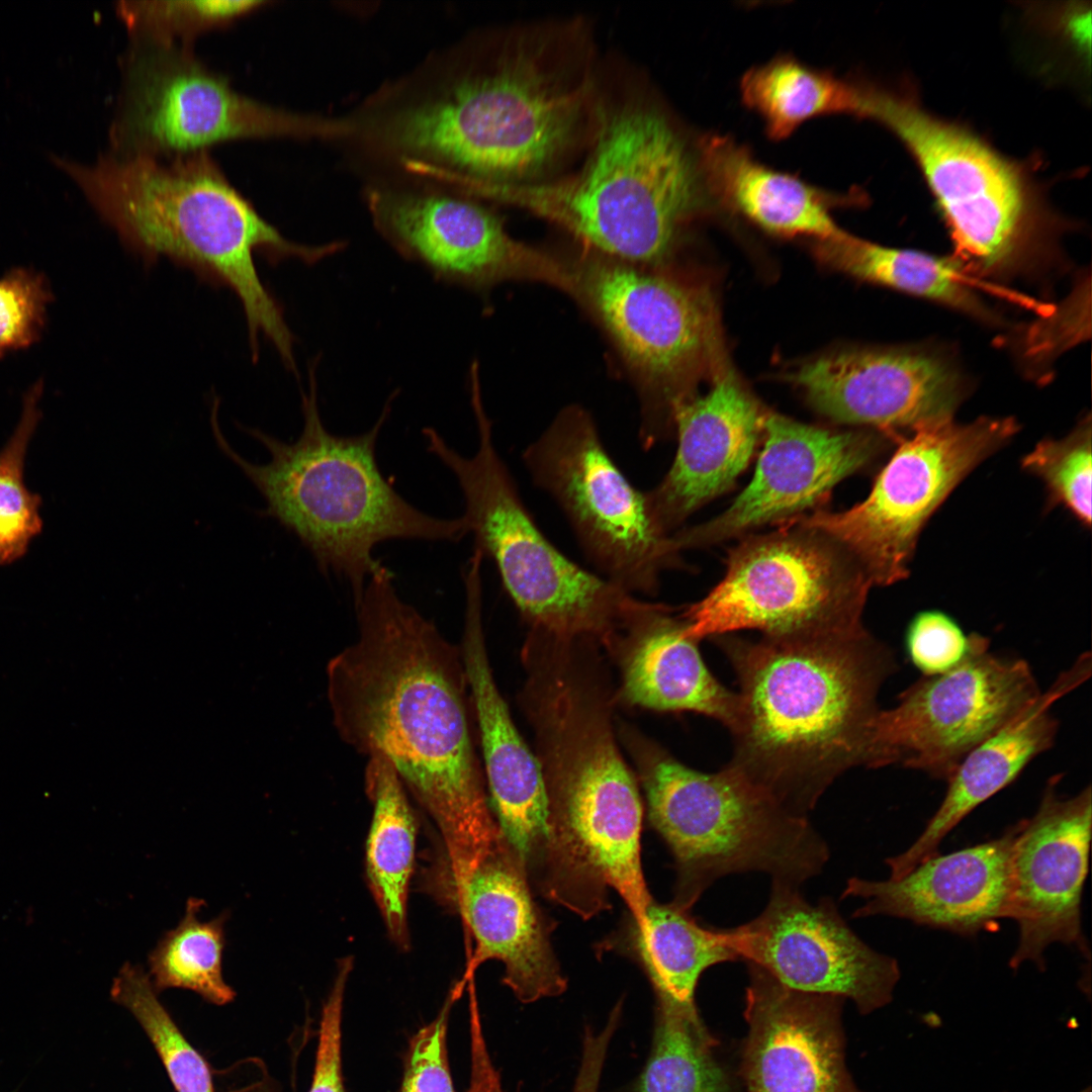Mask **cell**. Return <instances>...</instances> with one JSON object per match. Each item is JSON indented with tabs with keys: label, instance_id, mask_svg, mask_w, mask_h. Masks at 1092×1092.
I'll list each match as a JSON object with an SVG mask.
<instances>
[{
	"label": "cell",
	"instance_id": "33",
	"mask_svg": "<svg viewBox=\"0 0 1092 1092\" xmlns=\"http://www.w3.org/2000/svg\"><path fill=\"white\" fill-rule=\"evenodd\" d=\"M204 901L191 897L178 925L166 931L148 958L149 977L156 990L169 988L191 990L205 1001L224 1005L235 998V991L222 976L228 911L208 921L198 913Z\"/></svg>",
	"mask_w": 1092,
	"mask_h": 1092
},
{
	"label": "cell",
	"instance_id": "4",
	"mask_svg": "<svg viewBox=\"0 0 1092 1092\" xmlns=\"http://www.w3.org/2000/svg\"><path fill=\"white\" fill-rule=\"evenodd\" d=\"M739 684L730 765L794 816L808 818L845 770L866 765L891 650L866 630L804 639L712 638Z\"/></svg>",
	"mask_w": 1092,
	"mask_h": 1092
},
{
	"label": "cell",
	"instance_id": "23",
	"mask_svg": "<svg viewBox=\"0 0 1092 1092\" xmlns=\"http://www.w3.org/2000/svg\"><path fill=\"white\" fill-rule=\"evenodd\" d=\"M1013 825L1001 837L945 855L938 853L898 879L850 878L841 897L866 903L852 917L885 915L961 935H974L1009 917Z\"/></svg>",
	"mask_w": 1092,
	"mask_h": 1092
},
{
	"label": "cell",
	"instance_id": "43",
	"mask_svg": "<svg viewBox=\"0 0 1092 1092\" xmlns=\"http://www.w3.org/2000/svg\"><path fill=\"white\" fill-rule=\"evenodd\" d=\"M617 1027L615 1020L608 1019L599 1030L585 1028L579 1067L571 1092H599L608 1050Z\"/></svg>",
	"mask_w": 1092,
	"mask_h": 1092
},
{
	"label": "cell",
	"instance_id": "10",
	"mask_svg": "<svg viewBox=\"0 0 1092 1092\" xmlns=\"http://www.w3.org/2000/svg\"><path fill=\"white\" fill-rule=\"evenodd\" d=\"M860 97L858 117L884 125L913 157L960 255L988 275L1021 269L1052 220L1027 172L903 90L861 82Z\"/></svg>",
	"mask_w": 1092,
	"mask_h": 1092
},
{
	"label": "cell",
	"instance_id": "6",
	"mask_svg": "<svg viewBox=\"0 0 1092 1092\" xmlns=\"http://www.w3.org/2000/svg\"><path fill=\"white\" fill-rule=\"evenodd\" d=\"M318 360L309 364L308 390L301 392L303 428L296 441L244 428L268 450L269 462H249L232 447L219 427L217 397L210 424L218 448L263 496L265 515L300 540L322 572L347 580L355 603L382 566L373 556L376 545L391 539L458 541L468 527L464 517L440 519L415 508L381 473L376 442L397 391L369 431L338 436L327 430L317 403Z\"/></svg>",
	"mask_w": 1092,
	"mask_h": 1092
},
{
	"label": "cell",
	"instance_id": "31",
	"mask_svg": "<svg viewBox=\"0 0 1092 1092\" xmlns=\"http://www.w3.org/2000/svg\"><path fill=\"white\" fill-rule=\"evenodd\" d=\"M813 251L824 265L857 279L943 303L979 317L988 310L951 260L871 243L844 233L815 241Z\"/></svg>",
	"mask_w": 1092,
	"mask_h": 1092
},
{
	"label": "cell",
	"instance_id": "22",
	"mask_svg": "<svg viewBox=\"0 0 1092 1092\" xmlns=\"http://www.w3.org/2000/svg\"><path fill=\"white\" fill-rule=\"evenodd\" d=\"M747 1092H858L844 1062L843 998L791 989L746 963Z\"/></svg>",
	"mask_w": 1092,
	"mask_h": 1092
},
{
	"label": "cell",
	"instance_id": "29",
	"mask_svg": "<svg viewBox=\"0 0 1092 1092\" xmlns=\"http://www.w3.org/2000/svg\"><path fill=\"white\" fill-rule=\"evenodd\" d=\"M372 820L365 846L369 889L390 939L410 946L407 899L414 871L417 824L401 781L391 764L371 755L365 769Z\"/></svg>",
	"mask_w": 1092,
	"mask_h": 1092
},
{
	"label": "cell",
	"instance_id": "11",
	"mask_svg": "<svg viewBox=\"0 0 1092 1092\" xmlns=\"http://www.w3.org/2000/svg\"><path fill=\"white\" fill-rule=\"evenodd\" d=\"M871 585L838 543L794 524L743 540L730 551L722 580L681 617L697 641L741 630L769 639L848 635L866 630Z\"/></svg>",
	"mask_w": 1092,
	"mask_h": 1092
},
{
	"label": "cell",
	"instance_id": "35",
	"mask_svg": "<svg viewBox=\"0 0 1092 1092\" xmlns=\"http://www.w3.org/2000/svg\"><path fill=\"white\" fill-rule=\"evenodd\" d=\"M111 996L140 1023L176 1092H214L206 1061L181 1032L140 965L122 966L113 981Z\"/></svg>",
	"mask_w": 1092,
	"mask_h": 1092
},
{
	"label": "cell",
	"instance_id": "12",
	"mask_svg": "<svg viewBox=\"0 0 1092 1092\" xmlns=\"http://www.w3.org/2000/svg\"><path fill=\"white\" fill-rule=\"evenodd\" d=\"M1011 418L918 425L877 475L869 495L838 512L817 511L794 524L823 533L860 566L872 584L906 578L920 533L950 492L1017 433Z\"/></svg>",
	"mask_w": 1092,
	"mask_h": 1092
},
{
	"label": "cell",
	"instance_id": "8",
	"mask_svg": "<svg viewBox=\"0 0 1092 1092\" xmlns=\"http://www.w3.org/2000/svg\"><path fill=\"white\" fill-rule=\"evenodd\" d=\"M478 433L466 457L432 428L429 452L455 475L475 549L490 558L512 601L532 630L558 638H587L610 650L643 602L576 564L541 532L492 439L478 384L470 386Z\"/></svg>",
	"mask_w": 1092,
	"mask_h": 1092
},
{
	"label": "cell",
	"instance_id": "14",
	"mask_svg": "<svg viewBox=\"0 0 1092 1092\" xmlns=\"http://www.w3.org/2000/svg\"><path fill=\"white\" fill-rule=\"evenodd\" d=\"M523 460L607 580L629 594L653 595L660 574L679 565L672 535L655 521L646 493L613 461L582 406L562 408L526 448Z\"/></svg>",
	"mask_w": 1092,
	"mask_h": 1092
},
{
	"label": "cell",
	"instance_id": "25",
	"mask_svg": "<svg viewBox=\"0 0 1092 1092\" xmlns=\"http://www.w3.org/2000/svg\"><path fill=\"white\" fill-rule=\"evenodd\" d=\"M453 891L475 940L469 971L490 959L504 963L503 982L523 1003L565 991L566 980L552 950L549 924L502 837Z\"/></svg>",
	"mask_w": 1092,
	"mask_h": 1092
},
{
	"label": "cell",
	"instance_id": "2",
	"mask_svg": "<svg viewBox=\"0 0 1092 1092\" xmlns=\"http://www.w3.org/2000/svg\"><path fill=\"white\" fill-rule=\"evenodd\" d=\"M384 565L355 602L357 639L327 665L340 737L393 767L436 825L452 884L500 837L486 801L460 652L400 599Z\"/></svg>",
	"mask_w": 1092,
	"mask_h": 1092
},
{
	"label": "cell",
	"instance_id": "13",
	"mask_svg": "<svg viewBox=\"0 0 1092 1092\" xmlns=\"http://www.w3.org/2000/svg\"><path fill=\"white\" fill-rule=\"evenodd\" d=\"M122 81L110 129L118 156L167 158L232 140L334 136L342 130L339 121L285 111L239 93L190 47L133 39Z\"/></svg>",
	"mask_w": 1092,
	"mask_h": 1092
},
{
	"label": "cell",
	"instance_id": "7",
	"mask_svg": "<svg viewBox=\"0 0 1092 1092\" xmlns=\"http://www.w3.org/2000/svg\"><path fill=\"white\" fill-rule=\"evenodd\" d=\"M649 820L670 850L676 906L691 910L718 879L760 872L801 887L829 858L808 818L792 815L729 763L708 774L628 732Z\"/></svg>",
	"mask_w": 1092,
	"mask_h": 1092
},
{
	"label": "cell",
	"instance_id": "30",
	"mask_svg": "<svg viewBox=\"0 0 1092 1092\" xmlns=\"http://www.w3.org/2000/svg\"><path fill=\"white\" fill-rule=\"evenodd\" d=\"M691 910L651 901L642 924L633 922V953L654 989L656 1003L695 1008V991L710 967L738 962L729 929L707 927Z\"/></svg>",
	"mask_w": 1092,
	"mask_h": 1092
},
{
	"label": "cell",
	"instance_id": "39",
	"mask_svg": "<svg viewBox=\"0 0 1092 1092\" xmlns=\"http://www.w3.org/2000/svg\"><path fill=\"white\" fill-rule=\"evenodd\" d=\"M52 298L46 276L32 268H12L0 277V358L40 340Z\"/></svg>",
	"mask_w": 1092,
	"mask_h": 1092
},
{
	"label": "cell",
	"instance_id": "9",
	"mask_svg": "<svg viewBox=\"0 0 1092 1092\" xmlns=\"http://www.w3.org/2000/svg\"><path fill=\"white\" fill-rule=\"evenodd\" d=\"M573 297L608 336L639 391L641 446L674 433L676 408L698 381L717 375L722 339L704 283L582 250L568 259Z\"/></svg>",
	"mask_w": 1092,
	"mask_h": 1092
},
{
	"label": "cell",
	"instance_id": "19",
	"mask_svg": "<svg viewBox=\"0 0 1092 1092\" xmlns=\"http://www.w3.org/2000/svg\"><path fill=\"white\" fill-rule=\"evenodd\" d=\"M762 436L763 449L750 482L719 516L673 534L679 552L797 518L885 447L874 432L835 431L777 414H765Z\"/></svg>",
	"mask_w": 1092,
	"mask_h": 1092
},
{
	"label": "cell",
	"instance_id": "24",
	"mask_svg": "<svg viewBox=\"0 0 1092 1092\" xmlns=\"http://www.w3.org/2000/svg\"><path fill=\"white\" fill-rule=\"evenodd\" d=\"M763 414L728 368L710 390L673 415L678 444L662 480L645 492L660 528L670 534L704 504L727 490L748 465L762 434Z\"/></svg>",
	"mask_w": 1092,
	"mask_h": 1092
},
{
	"label": "cell",
	"instance_id": "16",
	"mask_svg": "<svg viewBox=\"0 0 1092 1092\" xmlns=\"http://www.w3.org/2000/svg\"><path fill=\"white\" fill-rule=\"evenodd\" d=\"M365 202L386 243L440 282L484 292L529 281L570 295L568 260L513 238L478 199L444 188L375 186Z\"/></svg>",
	"mask_w": 1092,
	"mask_h": 1092
},
{
	"label": "cell",
	"instance_id": "32",
	"mask_svg": "<svg viewBox=\"0 0 1092 1092\" xmlns=\"http://www.w3.org/2000/svg\"><path fill=\"white\" fill-rule=\"evenodd\" d=\"M740 93L743 103L760 115L768 138L775 141L790 136L816 116L845 113L857 117L859 107V82L843 80L786 55L746 71Z\"/></svg>",
	"mask_w": 1092,
	"mask_h": 1092
},
{
	"label": "cell",
	"instance_id": "34",
	"mask_svg": "<svg viewBox=\"0 0 1092 1092\" xmlns=\"http://www.w3.org/2000/svg\"><path fill=\"white\" fill-rule=\"evenodd\" d=\"M652 1049L637 1092H730L697 1007L656 1003Z\"/></svg>",
	"mask_w": 1092,
	"mask_h": 1092
},
{
	"label": "cell",
	"instance_id": "38",
	"mask_svg": "<svg viewBox=\"0 0 1092 1092\" xmlns=\"http://www.w3.org/2000/svg\"><path fill=\"white\" fill-rule=\"evenodd\" d=\"M1090 417L1066 437L1044 439L1022 459L1040 478L1050 502L1062 505L1085 527L1091 525L1092 443Z\"/></svg>",
	"mask_w": 1092,
	"mask_h": 1092
},
{
	"label": "cell",
	"instance_id": "37",
	"mask_svg": "<svg viewBox=\"0 0 1092 1092\" xmlns=\"http://www.w3.org/2000/svg\"><path fill=\"white\" fill-rule=\"evenodd\" d=\"M267 3L262 0L119 1L116 12L133 39L189 47L196 35L225 27Z\"/></svg>",
	"mask_w": 1092,
	"mask_h": 1092
},
{
	"label": "cell",
	"instance_id": "21",
	"mask_svg": "<svg viewBox=\"0 0 1092 1092\" xmlns=\"http://www.w3.org/2000/svg\"><path fill=\"white\" fill-rule=\"evenodd\" d=\"M789 380L825 417L889 432L952 418L963 397L951 364L912 348L827 353L798 366Z\"/></svg>",
	"mask_w": 1092,
	"mask_h": 1092
},
{
	"label": "cell",
	"instance_id": "28",
	"mask_svg": "<svg viewBox=\"0 0 1092 1092\" xmlns=\"http://www.w3.org/2000/svg\"><path fill=\"white\" fill-rule=\"evenodd\" d=\"M705 188L713 197L763 231L814 241L842 236L830 209L841 198L799 177L772 169L728 135L710 133L697 143Z\"/></svg>",
	"mask_w": 1092,
	"mask_h": 1092
},
{
	"label": "cell",
	"instance_id": "26",
	"mask_svg": "<svg viewBox=\"0 0 1092 1092\" xmlns=\"http://www.w3.org/2000/svg\"><path fill=\"white\" fill-rule=\"evenodd\" d=\"M1091 671L1092 656L1084 652L1020 713L962 759L920 836L905 851L886 859L890 879L901 878L937 854L942 839L969 813L1013 783L1031 760L1054 745L1059 720L1052 708L1086 681Z\"/></svg>",
	"mask_w": 1092,
	"mask_h": 1092
},
{
	"label": "cell",
	"instance_id": "18",
	"mask_svg": "<svg viewBox=\"0 0 1092 1092\" xmlns=\"http://www.w3.org/2000/svg\"><path fill=\"white\" fill-rule=\"evenodd\" d=\"M1050 779L1034 815L1017 823L1011 854L1009 919L1019 930L1010 960L1044 969L1052 943L1076 946L1089 959L1081 925V899L1088 872L1092 800L1087 786L1073 797L1057 792Z\"/></svg>",
	"mask_w": 1092,
	"mask_h": 1092
},
{
	"label": "cell",
	"instance_id": "1",
	"mask_svg": "<svg viewBox=\"0 0 1092 1092\" xmlns=\"http://www.w3.org/2000/svg\"><path fill=\"white\" fill-rule=\"evenodd\" d=\"M426 91L369 115L364 136L404 171L478 200L547 182L581 159L600 65L582 18L504 27Z\"/></svg>",
	"mask_w": 1092,
	"mask_h": 1092
},
{
	"label": "cell",
	"instance_id": "5",
	"mask_svg": "<svg viewBox=\"0 0 1092 1092\" xmlns=\"http://www.w3.org/2000/svg\"><path fill=\"white\" fill-rule=\"evenodd\" d=\"M600 69L582 163L547 182L495 189L486 201L548 220L584 250L662 266L709 198L697 147L647 81Z\"/></svg>",
	"mask_w": 1092,
	"mask_h": 1092
},
{
	"label": "cell",
	"instance_id": "44",
	"mask_svg": "<svg viewBox=\"0 0 1092 1092\" xmlns=\"http://www.w3.org/2000/svg\"><path fill=\"white\" fill-rule=\"evenodd\" d=\"M470 1076L466 1092H505L499 1075L491 1061L482 1024H469Z\"/></svg>",
	"mask_w": 1092,
	"mask_h": 1092
},
{
	"label": "cell",
	"instance_id": "41",
	"mask_svg": "<svg viewBox=\"0 0 1092 1092\" xmlns=\"http://www.w3.org/2000/svg\"><path fill=\"white\" fill-rule=\"evenodd\" d=\"M904 643L911 663L922 676H930L950 670L966 659L973 633L965 634L954 619L941 611L925 610L909 622Z\"/></svg>",
	"mask_w": 1092,
	"mask_h": 1092
},
{
	"label": "cell",
	"instance_id": "40",
	"mask_svg": "<svg viewBox=\"0 0 1092 1092\" xmlns=\"http://www.w3.org/2000/svg\"><path fill=\"white\" fill-rule=\"evenodd\" d=\"M466 982L462 978L455 984L435 1018L410 1038L399 1092H457L450 1070L447 1038L452 1008Z\"/></svg>",
	"mask_w": 1092,
	"mask_h": 1092
},
{
	"label": "cell",
	"instance_id": "20",
	"mask_svg": "<svg viewBox=\"0 0 1092 1092\" xmlns=\"http://www.w3.org/2000/svg\"><path fill=\"white\" fill-rule=\"evenodd\" d=\"M460 654L478 722L486 779L500 836L528 882L545 897L560 881L549 800L537 756L519 733L488 661L481 604L466 603Z\"/></svg>",
	"mask_w": 1092,
	"mask_h": 1092
},
{
	"label": "cell",
	"instance_id": "17",
	"mask_svg": "<svg viewBox=\"0 0 1092 1092\" xmlns=\"http://www.w3.org/2000/svg\"><path fill=\"white\" fill-rule=\"evenodd\" d=\"M730 933L740 961L791 989L849 998L862 1013L888 1004L900 978L898 962L862 941L831 898L812 904L789 884L771 882L762 912Z\"/></svg>",
	"mask_w": 1092,
	"mask_h": 1092
},
{
	"label": "cell",
	"instance_id": "42",
	"mask_svg": "<svg viewBox=\"0 0 1092 1092\" xmlns=\"http://www.w3.org/2000/svg\"><path fill=\"white\" fill-rule=\"evenodd\" d=\"M352 969V957H346L340 962L333 986L323 1005L315 1061L308 1092H345L342 1022L345 991Z\"/></svg>",
	"mask_w": 1092,
	"mask_h": 1092
},
{
	"label": "cell",
	"instance_id": "27",
	"mask_svg": "<svg viewBox=\"0 0 1092 1092\" xmlns=\"http://www.w3.org/2000/svg\"><path fill=\"white\" fill-rule=\"evenodd\" d=\"M697 643L681 615L644 603L611 649L621 667V696L656 711L699 713L731 731L739 714L738 694L711 673Z\"/></svg>",
	"mask_w": 1092,
	"mask_h": 1092
},
{
	"label": "cell",
	"instance_id": "3",
	"mask_svg": "<svg viewBox=\"0 0 1092 1092\" xmlns=\"http://www.w3.org/2000/svg\"><path fill=\"white\" fill-rule=\"evenodd\" d=\"M50 158L145 264L167 258L201 282L232 290L244 310L254 362L262 334L284 366L296 368L294 335L255 257L272 265L292 259L314 265L345 250L346 241L305 245L286 239L231 184L208 151L167 158L108 154L91 165Z\"/></svg>",
	"mask_w": 1092,
	"mask_h": 1092
},
{
	"label": "cell",
	"instance_id": "36",
	"mask_svg": "<svg viewBox=\"0 0 1092 1092\" xmlns=\"http://www.w3.org/2000/svg\"><path fill=\"white\" fill-rule=\"evenodd\" d=\"M42 382L26 391L15 429L0 450V565L23 557L41 532V497L24 481L25 457L41 417Z\"/></svg>",
	"mask_w": 1092,
	"mask_h": 1092
},
{
	"label": "cell",
	"instance_id": "15",
	"mask_svg": "<svg viewBox=\"0 0 1092 1092\" xmlns=\"http://www.w3.org/2000/svg\"><path fill=\"white\" fill-rule=\"evenodd\" d=\"M973 633L969 655L945 672L921 676L897 704L879 710L866 765H900L947 781L962 759L1041 692L1027 661L997 655Z\"/></svg>",
	"mask_w": 1092,
	"mask_h": 1092
}]
</instances>
